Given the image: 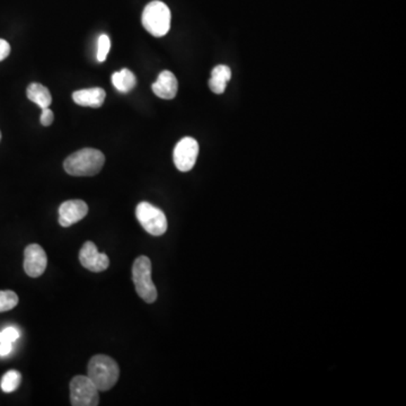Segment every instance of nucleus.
<instances>
[{
    "label": "nucleus",
    "mask_w": 406,
    "mask_h": 406,
    "mask_svg": "<svg viewBox=\"0 0 406 406\" xmlns=\"http://www.w3.org/2000/svg\"><path fill=\"white\" fill-rule=\"evenodd\" d=\"M106 156L94 148H84L71 153L63 163L65 171L71 177H94L102 171Z\"/></svg>",
    "instance_id": "1"
},
{
    "label": "nucleus",
    "mask_w": 406,
    "mask_h": 406,
    "mask_svg": "<svg viewBox=\"0 0 406 406\" xmlns=\"http://www.w3.org/2000/svg\"><path fill=\"white\" fill-rule=\"evenodd\" d=\"M87 376L100 392H106L119 381L120 367L111 357L96 355L89 360Z\"/></svg>",
    "instance_id": "2"
},
{
    "label": "nucleus",
    "mask_w": 406,
    "mask_h": 406,
    "mask_svg": "<svg viewBox=\"0 0 406 406\" xmlns=\"http://www.w3.org/2000/svg\"><path fill=\"white\" fill-rule=\"evenodd\" d=\"M171 11L166 4L153 0L148 4L142 13V25L153 37H165L171 29Z\"/></svg>",
    "instance_id": "3"
},
{
    "label": "nucleus",
    "mask_w": 406,
    "mask_h": 406,
    "mask_svg": "<svg viewBox=\"0 0 406 406\" xmlns=\"http://www.w3.org/2000/svg\"><path fill=\"white\" fill-rule=\"evenodd\" d=\"M132 280L137 293L147 304H153L157 299L156 286L151 279V262L147 256L137 258L132 265Z\"/></svg>",
    "instance_id": "4"
},
{
    "label": "nucleus",
    "mask_w": 406,
    "mask_h": 406,
    "mask_svg": "<svg viewBox=\"0 0 406 406\" xmlns=\"http://www.w3.org/2000/svg\"><path fill=\"white\" fill-rule=\"evenodd\" d=\"M136 217L142 228L151 235L162 236L167 230L165 213L149 202H140L137 205Z\"/></svg>",
    "instance_id": "5"
},
{
    "label": "nucleus",
    "mask_w": 406,
    "mask_h": 406,
    "mask_svg": "<svg viewBox=\"0 0 406 406\" xmlns=\"http://www.w3.org/2000/svg\"><path fill=\"white\" fill-rule=\"evenodd\" d=\"M100 391L89 376H76L70 383V402L72 406H96L100 403Z\"/></svg>",
    "instance_id": "6"
},
{
    "label": "nucleus",
    "mask_w": 406,
    "mask_h": 406,
    "mask_svg": "<svg viewBox=\"0 0 406 406\" xmlns=\"http://www.w3.org/2000/svg\"><path fill=\"white\" fill-rule=\"evenodd\" d=\"M199 155V144L194 138L185 137L174 148V164L181 172H189L194 167Z\"/></svg>",
    "instance_id": "7"
},
{
    "label": "nucleus",
    "mask_w": 406,
    "mask_h": 406,
    "mask_svg": "<svg viewBox=\"0 0 406 406\" xmlns=\"http://www.w3.org/2000/svg\"><path fill=\"white\" fill-rule=\"evenodd\" d=\"M48 265V256L39 244H31L24 252V270L31 278L42 276Z\"/></svg>",
    "instance_id": "8"
},
{
    "label": "nucleus",
    "mask_w": 406,
    "mask_h": 406,
    "mask_svg": "<svg viewBox=\"0 0 406 406\" xmlns=\"http://www.w3.org/2000/svg\"><path fill=\"white\" fill-rule=\"evenodd\" d=\"M80 261L91 272L100 273L110 267V259L106 253H100L93 241H86L80 252Z\"/></svg>",
    "instance_id": "9"
},
{
    "label": "nucleus",
    "mask_w": 406,
    "mask_h": 406,
    "mask_svg": "<svg viewBox=\"0 0 406 406\" xmlns=\"http://www.w3.org/2000/svg\"><path fill=\"white\" fill-rule=\"evenodd\" d=\"M89 213V205L83 200H68L59 207L60 226L67 228L83 220Z\"/></svg>",
    "instance_id": "10"
},
{
    "label": "nucleus",
    "mask_w": 406,
    "mask_h": 406,
    "mask_svg": "<svg viewBox=\"0 0 406 406\" xmlns=\"http://www.w3.org/2000/svg\"><path fill=\"white\" fill-rule=\"evenodd\" d=\"M153 94L163 100H173L177 96L179 84L172 71L164 70L159 74L156 82L151 86Z\"/></svg>",
    "instance_id": "11"
},
{
    "label": "nucleus",
    "mask_w": 406,
    "mask_h": 406,
    "mask_svg": "<svg viewBox=\"0 0 406 406\" xmlns=\"http://www.w3.org/2000/svg\"><path fill=\"white\" fill-rule=\"evenodd\" d=\"M106 93L101 87L80 89L72 93V100L76 104L87 108H101L106 101Z\"/></svg>",
    "instance_id": "12"
},
{
    "label": "nucleus",
    "mask_w": 406,
    "mask_h": 406,
    "mask_svg": "<svg viewBox=\"0 0 406 406\" xmlns=\"http://www.w3.org/2000/svg\"><path fill=\"white\" fill-rule=\"evenodd\" d=\"M231 80V70L228 65H219L211 71L209 87L215 94H222L226 91L227 83Z\"/></svg>",
    "instance_id": "13"
},
{
    "label": "nucleus",
    "mask_w": 406,
    "mask_h": 406,
    "mask_svg": "<svg viewBox=\"0 0 406 406\" xmlns=\"http://www.w3.org/2000/svg\"><path fill=\"white\" fill-rule=\"evenodd\" d=\"M26 95H27V99L35 103L39 108H46L51 106L52 96L50 91L46 89V86L41 85V84H31L27 87Z\"/></svg>",
    "instance_id": "14"
},
{
    "label": "nucleus",
    "mask_w": 406,
    "mask_h": 406,
    "mask_svg": "<svg viewBox=\"0 0 406 406\" xmlns=\"http://www.w3.org/2000/svg\"><path fill=\"white\" fill-rule=\"evenodd\" d=\"M112 83L121 93H129L136 87L137 78L132 71L125 68L112 75Z\"/></svg>",
    "instance_id": "15"
},
{
    "label": "nucleus",
    "mask_w": 406,
    "mask_h": 406,
    "mask_svg": "<svg viewBox=\"0 0 406 406\" xmlns=\"http://www.w3.org/2000/svg\"><path fill=\"white\" fill-rule=\"evenodd\" d=\"M20 381H22L20 372L18 370H9L1 378L0 387L3 389V392L13 393L20 387Z\"/></svg>",
    "instance_id": "16"
},
{
    "label": "nucleus",
    "mask_w": 406,
    "mask_h": 406,
    "mask_svg": "<svg viewBox=\"0 0 406 406\" xmlns=\"http://www.w3.org/2000/svg\"><path fill=\"white\" fill-rule=\"evenodd\" d=\"M18 296L12 290L0 291V312H8L18 306Z\"/></svg>",
    "instance_id": "17"
},
{
    "label": "nucleus",
    "mask_w": 406,
    "mask_h": 406,
    "mask_svg": "<svg viewBox=\"0 0 406 406\" xmlns=\"http://www.w3.org/2000/svg\"><path fill=\"white\" fill-rule=\"evenodd\" d=\"M111 49V40L106 34H102L99 37V43H97V60L100 63L106 61L108 57V52Z\"/></svg>",
    "instance_id": "18"
},
{
    "label": "nucleus",
    "mask_w": 406,
    "mask_h": 406,
    "mask_svg": "<svg viewBox=\"0 0 406 406\" xmlns=\"http://www.w3.org/2000/svg\"><path fill=\"white\" fill-rule=\"evenodd\" d=\"M20 336V331H18L16 327H6V329H4V330L0 332V343H1V342H11V343H14Z\"/></svg>",
    "instance_id": "19"
},
{
    "label": "nucleus",
    "mask_w": 406,
    "mask_h": 406,
    "mask_svg": "<svg viewBox=\"0 0 406 406\" xmlns=\"http://www.w3.org/2000/svg\"><path fill=\"white\" fill-rule=\"evenodd\" d=\"M53 120V112L49 108H42V114H41L40 118L41 125H44V127H49V125H52Z\"/></svg>",
    "instance_id": "20"
},
{
    "label": "nucleus",
    "mask_w": 406,
    "mask_h": 406,
    "mask_svg": "<svg viewBox=\"0 0 406 406\" xmlns=\"http://www.w3.org/2000/svg\"><path fill=\"white\" fill-rule=\"evenodd\" d=\"M11 53V46L7 41L0 39V61L6 59Z\"/></svg>",
    "instance_id": "21"
},
{
    "label": "nucleus",
    "mask_w": 406,
    "mask_h": 406,
    "mask_svg": "<svg viewBox=\"0 0 406 406\" xmlns=\"http://www.w3.org/2000/svg\"><path fill=\"white\" fill-rule=\"evenodd\" d=\"M13 351V343L11 342H1L0 343V357H6Z\"/></svg>",
    "instance_id": "22"
},
{
    "label": "nucleus",
    "mask_w": 406,
    "mask_h": 406,
    "mask_svg": "<svg viewBox=\"0 0 406 406\" xmlns=\"http://www.w3.org/2000/svg\"><path fill=\"white\" fill-rule=\"evenodd\" d=\"M0 140H1V132H0Z\"/></svg>",
    "instance_id": "23"
}]
</instances>
